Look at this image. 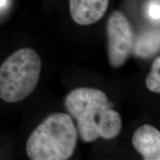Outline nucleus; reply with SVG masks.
I'll use <instances>...</instances> for the list:
<instances>
[{
    "instance_id": "nucleus-1",
    "label": "nucleus",
    "mask_w": 160,
    "mask_h": 160,
    "mask_svg": "<svg viewBox=\"0 0 160 160\" xmlns=\"http://www.w3.org/2000/svg\"><path fill=\"white\" fill-rule=\"evenodd\" d=\"M68 114L76 120L82 141L92 142L101 137L109 140L119 134L122 123L120 114L103 91L93 88H78L65 100Z\"/></svg>"
},
{
    "instance_id": "nucleus-2",
    "label": "nucleus",
    "mask_w": 160,
    "mask_h": 160,
    "mask_svg": "<svg viewBox=\"0 0 160 160\" xmlns=\"http://www.w3.org/2000/svg\"><path fill=\"white\" fill-rule=\"evenodd\" d=\"M78 131L68 113L48 115L31 133L26 151L32 160H66L74 153Z\"/></svg>"
},
{
    "instance_id": "nucleus-3",
    "label": "nucleus",
    "mask_w": 160,
    "mask_h": 160,
    "mask_svg": "<svg viewBox=\"0 0 160 160\" xmlns=\"http://www.w3.org/2000/svg\"><path fill=\"white\" fill-rule=\"evenodd\" d=\"M41 69V59L34 50L14 52L0 66V98L9 103L25 99L37 87Z\"/></svg>"
},
{
    "instance_id": "nucleus-4",
    "label": "nucleus",
    "mask_w": 160,
    "mask_h": 160,
    "mask_svg": "<svg viewBox=\"0 0 160 160\" xmlns=\"http://www.w3.org/2000/svg\"><path fill=\"white\" fill-rule=\"evenodd\" d=\"M107 37L109 63L113 68H119L133 53L136 37L131 22L121 11L113 12L109 17Z\"/></svg>"
},
{
    "instance_id": "nucleus-5",
    "label": "nucleus",
    "mask_w": 160,
    "mask_h": 160,
    "mask_svg": "<svg viewBox=\"0 0 160 160\" xmlns=\"http://www.w3.org/2000/svg\"><path fill=\"white\" fill-rule=\"evenodd\" d=\"M109 0H69L72 19L80 25L99 21L107 11Z\"/></svg>"
},
{
    "instance_id": "nucleus-6",
    "label": "nucleus",
    "mask_w": 160,
    "mask_h": 160,
    "mask_svg": "<svg viewBox=\"0 0 160 160\" xmlns=\"http://www.w3.org/2000/svg\"><path fill=\"white\" fill-rule=\"evenodd\" d=\"M132 144L145 160L160 159V132L151 125L140 126L132 137Z\"/></svg>"
},
{
    "instance_id": "nucleus-7",
    "label": "nucleus",
    "mask_w": 160,
    "mask_h": 160,
    "mask_svg": "<svg viewBox=\"0 0 160 160\" xmlns=\"http://www.w3.org/2000/svg\"><path fill=\"white\" fill-rule=\"evenodd\" d=\"M159 31L148 30L135 37L133 53L141 59H150L159 53Z\"/></svg>"
},
{
    "instance_id": "nucleus-8",
    "label": "nucleus",
    "mask_w": 160,
    "mask_h": 160,
    "mask_svg": "<svg viewBox=\"0 0 160 160\" xmlns=\"http://www.w3.org/2000/svg\"><path fill=\"white\" fill-rule=\"evenodd\" d=\"M146 86L153 93H160V57H157L151 66V71L146 78Z\"/></svg>"
},
{
    "instance_id": "nucleus-9",
    "label": "nucleus",
    "mask_w": 160,
    "mask_h": 160,
    "mask_svg": "<svg viewBox=\"0 0 160 160\" xmlns=\"http://www.w3.org/2000/svg\"><path fill=\"white\" fill-rule=\"evenodd\" d=\"M160 8L159 2H151L148 6V15L151 19L155 21H159Z\"/></svg>"
},
{
    "instance_id": "nucleus-10",
    "label": "nucleus",
    "mask_w": 160,
    "mask_h": 160,
    "mask_svg": "<svg viewBox=\"0 0 160 160\" xmlns=\"http://www.w3.org/2000/svg\"><path fill=\"white\" fill-rule=\"evenodd\" d=\"M7 2L8 0H0V8L5 6L6 5V3H7Z\"/></svg>"
}]
</instances>
